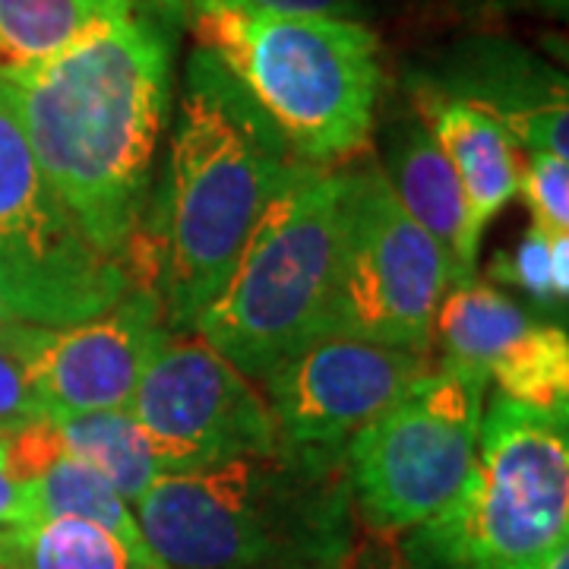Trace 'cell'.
Returning <instances> with one entry per match:
<instances>
[{
	"mask_svg": "<svg viewBox=\"0 0 569 569\" xmlns=\"http://www.w3.org/2000/svg\"><path fill=\"white\" fill-rule=\"evenodd\" d=\"M0 80L41 174L89 244L127 269L171 108V41L159 3H137Z\"/></svg>",
	"mask_w": 569,
	"mask_h": 569,
	"instance_id": "6da1fadb",
	"label": "cell"
},
{
	"mask_svg": "<svg viewBox=\"0 0 569 569\" xmlns=\"http://www.w3.org/2000/svg\"><path fill=\"white\" fill-rule=\"evenodd\" d=\"M307 164L209 54L187 67L171 140L162 222L168 332H193L228 282L266 209L305 181Z\"/></svg>",
	"mask_w": 569,
	"mask_h": 569,
	"instance_id": "7a4b0ae2",
	"label": "cell"
},
{
	"mask_svg": "<svg viewBox=\"0 0 569 569\" xmlns=\"http://www.w3.org/2000/svg\"><path fill=\"white\" fill-rule=\"evenodd\" d=\"M133 516L168 569H342L355 538L346 452L284 440L162 475Z\"/></svg>",
	"mask_w": 569,
	"mask_h": 569,
	"instance_id": "3957f363",
	"label": "cell"
},
{
	"mask_svg": "<svg viewBox=\"0 0 569 569\" xmlns=\"http://www.w3.org/2000/svg\"><path fill=\"white\" fill-rule=\"evenodd\" d=\"M200 51L222 67L313 168H339L373 137L380 39L358 20L266 10L250 0H181Z\"/></svg>",
	"mask_w": 569,
	"mask_h": 569,
	"instance_id": "277c9868",
	"label": "cell"
},
{
	"mask_svg": "<svg viewBox=\"0 0 569 569\" xmlns=\"http://www.w3.org/2000/svg\"><path fill=\"white\" fill-rule=\"evenodd\" d=\"M346 174L317 168L266 209L197 336L250 383L323 336L332 298Z\"/></svg>",
	"mask_w": 569,
	"mask_h": 569,
	"instance_id": "5b68a950",
	"label": "cell"
},
{
	"mask_svg": "<svg viewBox=\"0 0 569 569\" xmlns=\"http://www.w3.org/2000/svg\"><path fill=\"white\" fill-rule=\"evenodd\" d=\"M567 541V418L516 406L497 392L481 418L466 485L440 516L408 531V560L418 569H490Z\"/></svg>",
	"mask_w": 569,
	"mask_h": 569,
	"instance_id": "8992f818",
	"label": "cell"
},
{
	"mask_svg": "<svg viewBox=\"0 0 569 569\" xmlns=\"http://www.w3.org/2000/svg\"><path fill=\"white\" fill-rule=\"evenodd\" d=\"M488 380L443 358L348 443L351 500L370 529H418L456 500L478 452Z\"/></svg>",
	"mask_w": 569,
	"mask_h": 569,
	"instance_id": "52a82bcc",
	"label": "cell"
},
{
	"mask_svg": "<svg viewBox=\"0 0 569 569\" xmlns=\"http://www.w3.org/2000/svg\"><path fill=\"white\" fill-rule=\"evenodd\" d=\"M130 284L41 174L0 80V298L22 323L63 329L104 313Z\"/></svg>",
	"mask_w": 569,
	"mask_h": 569,
	"instance_id": "ba28073f",
	"label": "cell"
},
{
	"mask_svg": "<svg viewBox=\"0 0 569 569\" xmlns=\"http://www.w3.org/2000/svg\"><path fill=\"white\" fill-rule=\"evenodd\" d=\"M342 234L323 336L427 351L447 263L411 222L380 164L342 168Z\"/></svg>",
	"mask_w": 569,
	"mask_h": 569,
	"instance_id": "9c48e42d",
	"label": "cell"
},
{
	"mask_svg": "<svg viewBox=\"0 0 569 569\" xmlns=\"http://www.w3.org/2000/svg\"><path fill=\"white\" fill-rule=\"evenodd\" d=\"M127 411L162 475L282 443L263 392L197 332H164Z\"/></svg>",
	"mask_w": 569,
	"mask_h": 569,
	"instance_id": "30bf717a",
	"label": "cell"
},
{
	"mask_svg": "<svg viewBox=\"0 0 569 569\" xmlns=\"http://www.w3.org/2000/svg\"><path fill=\"white\" fill-rule=\"evenodd\" d=\"M430 367L427 351L320 336L266 377L263 399L284 443L346 452Z\"/></svg>",
	"mask_w": 569,
	"mask_h": 569,
	"instance_id": "8fae6325",
	"label": "cell"
},
{
	"mask_svg": "<svg viewBox=\"0 0 569 569\" xmlns=\"http://www.w3.org/2000/svg\"><path fill=\"white\" fill-rule=\"evenodd\" d=\"M164 305L156 282L130 284L104 313L63 329L22 323L10 351L20 358L44 415L127 408L162 342Z\"/></svg>",
	"mask_w": 569,
	"mask_h": 569,
	"instance_id": "7c38bea8",
	"label": "cell"
},
{
	"mask_svg": "<svg viewBox=\"0 0 569 569\" xmlns=\"http://www.w3.org/2000/svg\"><path fill=\"white\" fill-rule=\"evenodd\" d=\"M433 86L488 111L507 127L516 146L569 159L567 80L522 48H468L456 58L447 80Z\"/></svg>",
	"mask_w": 569,
	"mask_h": 569,
	"instance_id": "4fadbf2b",
	"label": "cell"
},
{
	"mask_svg": "<svg viewBox=\"0 0 569 569\" xmlns=\"http://www.w3.org/2000/svg\"><path fill=\"white\" fill-rule=\"evenodd\" d=\"M415 104L466 190L468 231L481 244L490 219L519 193V146L488 111L449 96L433 82L418 89Z\"/></svg>",
	"mask_w": 569,
	"mask_h": 569,
	"instance_id": "5bb4252c",
	"label": "cell"
},
{
	"mask_svg": "<svg viewBox=\"0 0 569 569\" xmlns=\"http://www.w3.org/2000/svg\"><path fill=\"white\" fill-rule=\"evenodd\" d=\"M383 174L411 222L440 250L449 288L471 282L481 244L468 231L466 190L425 123L411 121L392 137Z\"/></svg>",
	"mask_w": 569,
	"mask_h": 569,
	"instance_id": "9a60e30c",
	"label": "cell"
},
{
	"mask_svg": "<svg viewBox=\"0 0 569 569\" xmlns=\"http://www.w3.org/2000/svg\"><path fill=\"white\" fill-rule=\"evenodd\" d=\"M137 3L162 0H0V73L48 61Z\"/></svg>",
	"mask_w": 569,
	"mask_h": 569,
	"instance_id": "2e32d148",
	"label": "cell"
},
{
	"mask_svg": "<svg viewBox=\"0 0 569 569\" xmlns=\"http://www.w3.org/2000/svg\"><path fill=\"white\" fill-rule=\"evenodd\" d=\"M7 567L17 569H168L149 545L127 541L82 519H39L7 529Z\"/></svg>",
	"mask_w": 569,
	"mask_h": 569,
	"instance_id": "e0dca14e",
	"label": "cell"
},
{
	"mask_svg": "<svg viewBox=\"0 0 569 569\" xmlns=\"http://www.w3.org/2000/svg\"><path fill=\"white\" fill-rule=\"evenodd\" d=\"M48 418L61 437L63 452L96 468L130 507L162 478L127 408L67 411Z\"/></svg>",
	"mask_w": 569,
	"mask_h": 569,
	"instance_id": "ac0fdd59",
	"label": "cell"
},
{
	"mask_svg": "<svg viewBox=\"0 0 569 569\" xmlns=\"http://www.w3.org/2000/svg\"><path fill=\"white\" fill-rule=\"evenodd\" d=\"M531 323L535 320L512 298L478 279L447 288L433 317L449 361L485 373Z\"/></svg>",
	"mask_w": 569,
	"mask_h": 569,
	"instance_id": "d6986e66",
	"label": "cell"
},
{
	"mask_svg": "<svg viewBox=\"0 0 569 569\" xmlns=\"http://www.w3.org/2000/svg\"><path fill=\"white\" fill-rule=\"evenodd\" d=\"M500 396L545 415H569V339L560 326L531 323L490 365Z\"/></svg>",
	"mask_w": 569,
	"mask_h": 569,
	"instance_id": "ffe728a7",
	"label": "cell"
},
{
	"mask_svg": "<svg viewBox=\"0 0 569 569\" xmlns=\"http://www.w3.org/2000/svg\"><path fill=\"white\" fill-rule=\"evenodd\" d=\"M29 488H32V503H36V522L67 516V519L96 522V526L114 531L127 541L149 545L142 538L133 507L104 481L96 468H89L67 452L58 456L44 471H39L29 481Z\"/></svg>",
	"mask_w": 569,
	"mask_h": 569,
	"instance_id": "44dd1931",
	"label": "cell"
},
{
	"mask_svg": "<svg viewBox=\"0 0 569 569\" xmlns=\"http://www.w3.org/2000/svg\"><path fill=\"white\" fill-rule=\"evenodd\" d=\"M493 279L519 284L541 305H563L569 288V238L550 241L538 228L493 263Z\"/></svg>",
	"mask_w": 569,
	"mask_h": 569,
	"instance_id": "7402d4cb",
	"label": "cell"
},
{
	"mask_svg": "<svg viewBox=\"0 0 569 569\" xmlns=\"http://www.w3.org/2000/svg\"><path fill=\"white\" fill-rule=\"evenodd\" d=\"M519 193L531 209V228L550 241L569 238V159L531 152L519 168Z\"/></svg>",
	"mask_w": 569,
	"mask_h": 569,
	"instance_id": "603a6c76",
	"label": "cell"
},
{
	"mask_svg": "<svg viewBox=\"0 0 569 569\" xmlns=\"http://www.w3.org/2000/svg\"><path fill=\"white\" fill-rule=\"evenodd\" d=\"M44 418L48 415L22 370L20 358L0 342V437H10Z\"/></svg>",
	"mask_w": 569,
	"mask_h": 569,
	"instance_id": "cb8c5ba5",
	"label": "cell"
},
{
	"mask_svg": "<svg viewBox=\"0 0 569 569\" xmlns=\"http://www.w3.org/2000/svg\"><path fill=\"white\" fill-rule=\"evenodd\" d=\"M36 522V503L32 488L13 475L7 462V449L0 440V529H22Z\"/></svg>",
	"mask_w": 569,
	"mask_h": 569,
	"instance_id": "d4e9b609",
	"label": "cell"
},
{
	"mask_svg": "<svg viewBox=\"0 0 569 569\" xmlns=\"http://www.w3.org/2000/svg\"><path fill=\"white\" fill-rule=\"evenodd\" d=\"M266 10H282V13H307V17H339L355 20L358 0H250Z\"/></svg>",
	"mask_w": 569,
	"mask_h": 569,
	"instance_id": "484cf974",
	"label": "cell"
},
{
	"mask_svg": "<svg viewBox=\"0 0 569 569\" xmlns=\"http://www.w3.org/2000/svg\"><path fill=\"white\" fill-rule=\"evenodd\" d=\"M490 569H569V541L560 548L548 550L541 557H531L522 563H507V567H490Z\"/></svg>",
	"mask_w": 569,
	"mask_h": 569,
	"instance_id": "4316f807",
	"label": "cell"
},
{
	"mask_svg": "<svg viewBox=\"0 0 569 569\" xmlns=\"http://www.w3.org/2000/svg\"><path fill=\"white\" fill-rule=\"evenodd\" d=\"M20 329H22V320L13 313V310H10V307H7V301L0 298V342L10 348Z\"/></svg>",
	"mask_w": 569,
	"mask_h": 569,
	"instance_id": "83f0119b",
	"label": "cell"
},
{
	"mask_svg": "<svg viewBox=\"0 0 569 569\" xmlns=\"http://www.w3.org/2000/svg\"><path fill=\"white\" fill-rule=\"evenodd\" d=\"M0 563H7V529H0Z\"/></svg>",
	"mask_w": 569,
	"mask_h": 569,
	"instance_id": "f1b7e54d",
	"label": "cell"
},
{
	"mask_svg": "<svg viewBox=\"0 0 569 569\" xmlns=\"http://www.w3.org/2000/svg\"><path fill=\"white\" fill-rule=\"evenodd\" d=\"M0 569H17V567H7V563H0Z\"/></svg>",
	"mask_w": 569,
	"mask_h": 569,
	"instance_id": "f546056e",
	"label": "cell"
},
{
	"mask_svg": "<svg viewBox=\"0 0 569 569\" xmlns=\"http://www.w3.org/2000/svg\"><path fill=\"white\" fill-rule=\"evenodd\" d=\"M387 569H399V567H387Z\"/></svg>",
	"mask_w": 569,
	"mask_h": 569,
	"instance_id": "4dcf8cb0",
	"label": "cell"
}]
</instances>
